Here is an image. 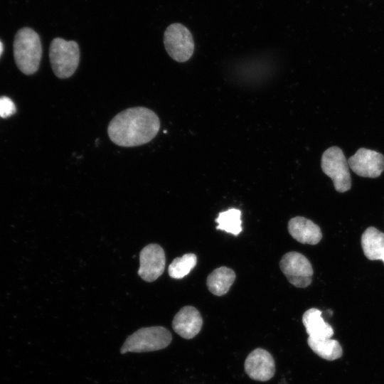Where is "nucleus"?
I'll return each mask as SVG.
<instances>
[{
  "instance_id": "obj_1",
  "label": "nucleus",
  "mask_w": 384,
  "mask_h": 384,
  "mask_svg": "<svg viewBox=\"0 0 384 384\" xmlns=\"http://www.w3.org/2000/svg\"><path fill=\"white\" fill-rule=\"evenodd\" d=\"M159 128L160 120L154 111L135 107L115 115L108 125L107 133L115 144L132 147L149 142L156 136Z\"/></svg>"
},
{
  "instance_id": "obj_2",
  "label": "nucleus",
  "mask_w": 384,
  "mask_h": 384,
  "mask_svg": "<svg viewBox=\"0 0 384 384\" xmlns=\"http://www.w3.org/2000/svg\"><path fill=\"white\" fill-rule=\"evenodd\" d=\"M14 56L23 73L31 75L38 70L42 57V46L36 31L30 28H23L17 32L14 41Z\"/></svg>"
},
{
  "instance_id": "obj_3",
  "label": "nucleus",
  "mask_w": 384,
  "mask_h": 384,
  "mask_svg": "<svg viewBox=\"0 0 384 384\" xmlns=\"http://www.w3.org/2000/svg\"><path fill=\"white\" fill-rule=\"evenodd\" d=\"M171 340V334L163 326L144 327L127 337L120 348V353L159 351L167 347Z\"/></svg>"
},
{
  "instance_id": "obj_4",
  "label": "nucleus",
  "mask_w": 384,
  "mask_h": 384,
  "mask_svg": "<svg viewBox=\"0 0 384 384\" xmlns=\"http://www.w3.org/2000/svg\"><path fill=\"white\" fill-rule=\"evenodd\" d=\"M80 48L77 42L54 38L50 45L49 58L54 74L60 79L71 77L78 67Z\"/></svg>"
},
{
  "instance_id": "obj_5",
  "label": "nucleus",
  "mask_w": 384,
  "mask_h": 384,
  "mask_svg": "<svg viewBox=\"0 0 384 384\" xmlns=\"http://www.w3.org/2000/svg\"><path fill=\"white\" fill-rule=\"evenodd\" d=\"M321 166L323 172L332 179L336 191L343 193L351 188L349 166L340 148L327 149L322 154Z\"/></svg>"
},
{
  "instance_id": "obj_6",
  "label": "nucleus",
  "mask_w": 384,
  "mask_h": 384,
  "mask_svg": "<svg viewBox=\"0 0 384 384\" xmlns=\"http://www.w3.org/2000/svg\"><path fill=\"white\" fill-rule=\"evenodd\" d=\"M164 43L166 52L174 60L186 62L194 51V41L190 31L181 23H172L164 34Z\"/></svg>"
},
{
  "instance_id": "obj_7",
  "label": "nucleus",
  "mask_w": 384,
  "mask_h": 384,
  "mask_svg": "<svg viewBox=\"0 0 384 384\" xmlns=\"http://www.w3.org/2000/svg\"><path fill=\"white\" fill-rule=\"evenodd\" d=\"M279 267L288 281L296 287H306L311 283L313 268L304 255L289 252L282 257Z\"/></svg>"
},
{
  "instance_id": "obj_8",
  "label": "nucleus",
  "mask_w": 384,
  "mask_h": 384,
  "mask_svg": "<svg viewBox=\"0 0 384 384\" xmlns=\"http://www.w3.org/2000/svg\"><path fill=\"white\" fill-rule=\"evenodd\" d=\"M138 274L146 282H154L164 272L166 257L163 248L158 244L145 246L139 254Z\"/></svg>"
},
{
  "instance_id": "obj_9",
  "label": "nucleus",
  "mask_w": 384,
  "mask_h": 384,
  "mask_svg": "<svg viewBox=\"0 0 384 384\" xmlns=\"http://www.w3.org/2000/svg\"><path fill=\"white\" fill-rule=\"evenodd\" d=\"M348 164L357 175L376 178L380 176L384 170V156L374 150L361 148L348 159Z\"/></svg>"
},
{
  "instance_id": "obj_10",
  "label": "nucleus",
  "mask_w": 384,
  "mask_h": 384,
  "mask_svg": "<svg viewBox=\"0 0 384 384\" xmlns=\"http://www.w3.org/2000/svg\"><path fill=\"white\" fill-rule=\"evenodd\" d=\"M245 370L255 380L267 381L275 373L274 358L267 351L261 348H256L246 358Z\"/></svg>"
},
{
  "instance_id": "obj_11",
  "label": "nucleus",
  "mask_w": 384,
  "mask_h": 384,
  "mask_svg": "<svg viewBox=\"0 0 384 384\" xmlns=\"http://www.w3.org/2000/svg\"><path fill=\"white\" fill-rule=\"evenodd\" d=\"M202 325L203 319L200 312L191 306L182 307L172 321L174 331L186 339L196 336L200 332Z\"/></svg>"
},
{
  "instance_id": "obj_12",
  "label": "nucleus",
  "mask_w": 384,
  "mask_h": 384,
  "mask_svg": "<svg viewBox=\"0 0 384 384\" xmlns=\"http://www.w3.org/2000/svg\"><path fill=\"white\" fill-rule=\"evenodd\" d=\"M288 230L294 239L303 244L316 245L322 238L320 228L311 220L301 216L290 219Z\"/></svg>"
},
{
  "instance_id": "obj_13",
  "label": "nucleus",
  "mask_w": 384,
  "mask_h": 384,
  "mask_svg": "<svg viewBox=\"0 0 384 384\" xmlns=\"http://www.w3.org/2000/svg\"><path fill=\"white\" fill-rule=\"evenodd\" d=\"M302 322L309 337L315 339L330 338L334 329L321 316V311L316 308L306 310L302 316Z\"/></svg>"
},
{
  "instance_id": "obj_14",
  "label": "nucleus",
  "mask_w": 384,
  "mask_h": 384,
  "mask_svg": "<svg viewBox=\"0 0 384 384\" xmlns=\"http://www.w3.org/2000/svg\"><path fill=\"white\" fill-rule=\"evenodd\" d=\"M361 246L368 260L384 263V233L375 227H368L362 234Z\"/></svg>"
},
{
  "instance_id": "obj_15",
  "label": "nucleus",
  "mask_w": 384,
  "mask_h": 384,
  "mask_svg": "<svg viewBox=\"0 0 384 384\" xmlns=\"http://www.w3.org/2000/svg\"><path fill=\"white\" fill-rule=\"evenodd\" d=\"M235 279L234 271L226 267L215 269L207 277L209 291L216 296L225 294Z\"/></svg>"
},
{
  "instance_id": "obj_16",
  "label": "nucleus",
  "mask_w": 384,
  "mask_h": 384,
  "mask_svg": "<svg viewBox=\"0 0 384 384\" xmlns=\"http://www.w3.org/2000/svg\"><path fill=\"white\" fill-rule=\"evenodd\" d=\"M307 343L310 348L321 358L334 361L341 357L343 350L339 342L332 338L315 339L309 337Z\"/></svg>"
},
{
  "instance_id": "obj_17",
  "label": "nucleus",
  "mask_w": 384,
  "mask_h": 384,
  "mask_svg": "<svg viewBox=\"0 0 384 384\" xmlns=\"http://www.w3.org/2000/svg\"><path fill=\"white\" fill-rule=\"evenodd\" d=\"M218 225L216 229L238 235L242 231L241 211L236 208H230L220 212L215 220Z\"/></svg>"
},
{
  "instance_id": "obj_18",
  "label": "nucleus",
  "mask_w": 384,
  "mask_h": 384,
  "mask_svg": "<svg viewBox=\"0 0 384 384\" xmlns=\"http://www.w3.org/2000/svg\"><path fill=\"white\" fill-rule=\"evenodd\" d=\"M197 257L193 253L175 258L169 266V274L174 279H181L190 273L196 265Z\"/></svg>"
},
{
  "instance_id": "obj_19",
  "label": "nucleus",
  "mask_w": 384,
  "mask_h": 384,
  "mask_svg": "<svg viewBox=\"0 0 384 384\" xmlns=\"http://www.w3.org/2000/svg\"><path fill=\"white\" fill-rule=\"evenodd\" d=\"M16 112L14 102L8 97H0V117L6 118Z\"/></svg>"
},
{
  "instance_id": "obj_20",
  "label": "nucleus",
  "mask_w": 384,
  "mask_h": 384,
  "mask_svg": "<svg viewBox=\"0 0 384 384\" xmlns=\"http://www.w3.org/2000/svg\"><path fill=\"white\" fill-rule=\"evenodd\" d=\"M2 52H3V44H2L1 41H0V56L2 54Z\"/></svg>"
}]
</instances>
